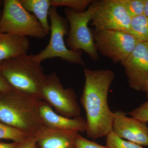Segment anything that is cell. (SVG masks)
Here are the masks:
<instances>
[{
  "mask_svg": "<svg viewBox=\"0 0 148 148\" xmlns=\"http://www.w3.org/2000/svg\"><path fill=\"white\" fill-rule=\"evenodd\" d=\"M85 83L80 102L85 111L88 137L93 140L106 137L112 129L114 112L108 102L115 74L108 69L84 68Z\"/></svg>",
  "mask_w": 148,
  "mask_h": 148,
  "instance_id": "cell-1",
  "label": "cell"
},
{
  "mask_svg": "<svg viewBox=\"0 0 148 148\" xmlns=\"http://www.w3.org/2000/svg\"><path fill=\"white\" fill-rule=\"evenodd\" d=\"M41 101L13 88L0 92V121L34 137L43 126L39 113Z\"/></svg>",
  "mask_w": 148,
  "mask_h": 148,
  "instance_id": "cell-2",
  "label": "cell"
},
{
  "mask_svg": "<svg viewBox=\"0 0 148 148\" xmlns=\"http://www.w3.org/2000/svg\"><path fill=\"white\" fill-rule=\"evenodd\" d=\"M0 69L12 88L42 100L41 92L47 75L35 55L24 54L2 61Z\"/></svg>",
  "mask_w": 148,
  "mask_h": 148,
  "instance_id": "cell-3",
  "label": "cell"
},
{
  "mask_svg": "<svg viewBox=\"0 0 148 148\" xmlns=\"http://www.w3.org/2000/svg\"><path fill=\"white\" fill-rule=\"evenodd\" d=\"M0 17V33L38 39L47 34L38 19L19 0H5Z\"/></svg>",
  "mask_w": 148,
  "mask_h": 148,
  "instance_id": "cell-4",
  "label": "cell"
},
{
  "mask_svg": "<svg viewBox=\"0 0 148 148\" xmlns=\"http://www.w3.org/2000/svg\"><path fill=\"white\" fill-rule=\"evenodd\" d=\"M98 3V1H93L82 12H77L69 9L65 11L70 28L66 40L67 47L72 50L83 51L95 61L99 60V56L88 24L91 21Z\"/></svg>",
  "mask_w": 148,
  "mask_h": 148,
  "instance_id": "cell-5",
  "label": "cell"
},
{
  "mask_svg": "<svg viewBox=\"0 0 148 148\" xmlns=\"http://www.w3.org/2000/svg\"><path fill=\"white\" fill-rule=\"evenodd\" d=\"M49 17L50 22V38L45 48L35 55L36 60L41 63L47 59L59 58L73 64L84 66L85 63L80 51L69 49L64 36L68 34V22L58 14L56 8L52 7Z\"/></svg>",
  "mask_w": 148,
  "mask_h": 148,
  "instance_id": "cell-6",
  "label": "cell"
},
{
  "mask_svg": "<svg viewBox=\"0 0 148 148\" xmlns=\"http://www.w3.org/2000/svg\"><path fill=\"white\" fill-rule=\"evenodd\" d=\"M41 95L42 100L53 108L57 113L69 118L80 116L75 92L72 88H64L56 73L47 75Z\"/></svg>",
  "mask_w": 148,
  "mask_h": 148,
  "instance_id": "cell-7",
  "label": "cell"
},
{
  "mask_svg": "<svg viewBox=\"0 0 148 148\" xmlns=\"http://www.w3.org/2000/svg\"><path fill=\"white\" fill-rule=\"evenodd\" d=\"M93 36L98 51L116 63H122L141 42L134 35L120 31L95 30Z\"/></svg>",
  "mask_w": 148,
  "mask_h": 148,
  "instance_id": "cell-8",
  "label": "cell"
},
{
  "mask_svg": "<svg viewBox=\"0 0 148 148\" xmlns=\"http://www.w3.org/2000/svg\"><path fill=\"white\" fill-rule=\"evenodd\" d=\"M132 18L120 0H103L98 1L91 25L96 31L113 30L131 34Z\"/></svg>",
  "mask_w": 148,
  "mask_h": 148,
  "instance_id": "cell-9",
  "label": "cell"
},
{
  "mask_svg": "<svg viewBox=\"0 0 148 148\" xmlns=\"http://www.w3.org/2000/svg\"><path fill=\"white\" fill-rule=\"evenodd\" d=\"M121 64L130 86L135 90L143 91L148 81V42L138 44Z\"/></svg>",
  "mask_w": 148,
  "mask_h": 148,
  "instance_id": "cell-10",
  "label": "cell"
},
{
  "mask_svg": "<svg viewBox=\"0 0 148 148\" xmlns=\"http://www.w3.org/2000/svg\"><path fill=\"white\" fill-rule=\"evenodd\" d=\"M112 130L122 139L140 146H148V127L146 123L127 116L121 111L114 112Z\"/></svg>",
  "mask_w": 148,
  "mask_h": 148,
  "instance_id": "cell-11",
  "label": "cell"
},
{
  "mask_svg": "<svg viewBox=\"0 0 148 148\" xmlns=\"http://www.w3.org/2000/svg\"><path fill=\"white\" fill-rule=\"evenodd\" d=\"M40 117L43 125L52 129L60 130H75L85 132L86 121L81 116L69 118L61 115L53 110L52 107L41 100L39 105Z\"/></svg>",
  "mask_w": 148,
  "mask_h": 148,
  "instance_id": "cell-12",
  "label": "cell"
},
{
  "mask_svg": "<svg viewBox=\"0 0 148 148\" xmlns=\"http://www.w3.org/2000/svg\"><path fill=\"white\" fill-rule=\"evenodd\" d=\"M78 133L75 130L54 129L43 125L34 137L40 148H75Z\"/></svg>",
  "mask_w": 148,
  "mask_h": 148,
  "instance_id": "cell-13",
  "label": "cell"
},
{
  "mask_svg": "<svg viewBox=\"0 0 148 148\" xmlns=\"http://www.w3.org/2000/svg\"><path fill=\"white\" fill-rule=\"evenodd\" d=\"M29 47L27 37L0 33V62L27 54Z\"/></svg>",
  "mask_w": 148,
  "mask_h": 148,
  "instance_id": "cell-14",
  "label": "cell"
},
{
  "mask_svg": "<svg viewBox=\"0 0 148 148\" xmlns=\"http://www.w3.org/2000/svg\"><path fill=\"white\" fill-rule=\"evenodd\" d=\"M26 10L32 14L39 21L48 35L50 32L49 21V10L51 8L50 0H19Z\"/></svg>",
  "mask_w": 148,
  "mask_h": 148,
  "instance_id": "cell-15",
  "label": "cell"
},
{
  "mask_svg": "<svg viewBox=\"0 0 148 148\" xmlns=\"http://www.w3.org/2000/svg\"><path fill=\"white\" fill-rule=\"evenodd\" d=\"M130 31L140 42H148V16L142 14L132 18Z\"/></svg>",
  "mask_w": 148,
  "mask_h": 148,
  "instance_id": "cell-16",
  "label": "cell"
},
{
  "mask_svg": "<svg viewBox=\"0 0 148 148\" xmlns=\"http://www.w3.org/2000/svg\"><path fill=\"white\" fill-rule=\"evenodd\" d=\"M29 137L18 129L0 121V140H11L14 142L21 143Z\"/></svg>",
  "mask_w": 148,
  "mask_h": 148,
  "instance_id": "cell-17",
  "label": "cell"
},
{
  "mask_svg": "<svg viewBox=\"0 0 148 148\" xmlns=\"http://www.w3.org/2000/svg\"><path fill=\"white\" fill-rule=\"evenodd\" d=\"M51 7H66L74 11L82 12L91 4L92 0H50Z\"/></svg>",
  "mask_w": 148,
  "mask_h": 148,
  "instance_id": "cell-18",
  "label": "cell"
},
{
  "mask_svg": "<svg viewBox=\"0 0 148 148\" xmlns=\"http://www.w3.org/2000/svg\"><path fill=\"white\" fill-rule=\"evenodd\" d=\"M106 137L108 148H143L141 146L120 138L112 130Z\"/></svg>",
  "mask_w": 148,
  "mask_h": 148,
  "instance_id": "cell-19",
  "label": "cell"
},
{
  "mask_svg": "<svg viewBox=\"0 0 148 148\" xmlns=\"http://www.w3.org/2000/svg\"><path fill=\"white\" fill-rule=\"evenodd\" d=\"M132 18L143 14L144 0H120Z\"/></svg>",
  "mask_w": 148,
  "mask_h": 148,
  "instance_id": "cell-20",
  "label": "cell"
},
{
  "mask_svg": "<svg viewBox=\"0 0 148 148\" xmlns=\"http://www.w3.org/2000/svg\"><path fill=\"white\" fill-rule=\"evenodd\" d=\"M128 114L131 117L147 123L148 122V101Z\"/></svg>",
  "mask_w": 148,
  "mask_h": 148,
  "instance_id": "cell-21",
  "label": "cell"
},
{
  "mask_svg": "<svg viewBox=\"0 0 148 148\" xmlns=\"http://www.w3.org/2000/svg\"><path fill=\"white\" fill-rule=\"evenodd\" d=\"M75 148H108L98 143L88 140L78 133L75 141Z\"/></svg>",
  "mask_w": 148,
  "mask_h": 148,
  "instance_id": "cell-22",
  "label": "cell"
},
{
  "mask_svg": "<svg viewBox=\"0 0 148 148\" xmlns=\"http://www.w3.org/2000/svg\"><path fill=\"white\" fill-rule=\"evenodd\" d=\"M19 148H40L37 144L34 137H29L28 139L21 143Z\"/></svg>",
  "mask_w": 148,
  "mask_h": 148,
  "instance_id": "cell-23",
  "label": "cell"
},
{
  "mask_svg": "<svg viewBox=\"0 0 148 148\" xmlns=\"http://www.w3.org/2000/svg\"><path fill=\"white\" fill-rule=\"evenodd\" d=\"M12 88L3 76L0 69V92L8 91Z\"/></svg>",
  "mask_w": 148,
  "mask_h": 148,
  "instance_id": "cell-24",
  "label": "cell"
},
{
  "mask_svg": "<svg viewBox=\"0 0 148 148\" xmlns=\"http://www.w3.org/2000/svg\"><path fill=\"white\" fill-rule=\"evenodd\" d=\"M21 143L12 142L11 143H1L0 148H19Z\"/></svg>",
  "mask_w": 148,
  "mask_h": 148,
  "instance_id": "cell-25",
  "label": "cell"
},
{
  "mask_svg": "<svg viewBox=\"0 0 148 148\" xmlns=\"http://www.w3.org/2000/svg\"><path fill=\"white\" fill-rule=\"evenodd\" d=\"M143 14L148 17V0H144V8Z\"/></svg>",
  "mask_w": 148,
  "mask_h": 148,
  "instance_id": "cell-26",
  "label": "cell"
},
{
  "mask_svg": "<svg viewBox=\"0 0 148 148\" xmlns=\"http://www.w3.org/2000/svg\"><path fill=\"white\" fill-rule=\"evenodd\" d=\"M143 91H145L147 94V96L148 98V81L146 83L145 85V87L144 88V89L143 90Z\"/></svg>",
  "mask_w": 148,
  "mask_h": 148,
  "instance_id": "cell-27",
  "label": "cell"
},
{
  "mask_svg": "<svg viewBox=\"0 0 148 148\" xmlns=\"http://www.w3.org/2000/svg\"><path fill=\"white\" fill-rule=\"evenodd\" d=\"M4 1H1L0 0V8L1 7L3 6V5Z\"/></svg>",
  "mask_w": 148,
  "mask_h": 148,
  "instance_id": "cell-28",
  "label": "cell"
},
{
  "mask_svg": "<svg viewBox=\"0 0 148 148\" xmlns=\"http://www.w3.org/2000/svg\"><path fill=\"white\" fill-rule=\"evenodd\" d=\"M1 12H0V17H1Z\"/></svg>",
  "mask_w": 148,
  "mask_h": 148,
  "instance_id": "cell-29",
  "label": "cell"
}]
</instances>
